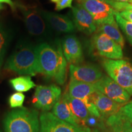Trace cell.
<instances>
[{"mask_svg":"<svg viewBox=\"0 0 132 132\" xmlns=\"http://www.w3.org/2000/svg\"><path fill=\"white\" fill-rule=\"evenodd\" d=\"M40 73L52 78L60 85H64L67 77V62L64 57L62 46L42 43L36 47Z\"/></svg>","mask_w":132,"mask_h":132,"instance_id":"obj_1","label":"cell"},{"mask_svg":"<svg viewBox=\"0 0 132 132\" xmlns=\"http://www.w3.org/2000/svg\"><path fill=\"white\" fill-rule=\"evenodd\" d=\"M4 68L21 75L40 73L36 47L29 45L20 47L7 59Z\"/></svg>","mask_w":132,"mask_h":132,"instance_id":"obj_2","label":"cell"},{"mask_svg":"<svg viewBox=\"0 0 132 132\" xmlns=\"http://www.w3.org/2000/svg\"><path fill=\"white\" fill-rule=\"evenodd\" d=\"M5 132H40V119L37 110L20 108L7 114L4 119Z\"/></svg>","mask_w":132,"mask_h":132,"instance_id":"obj_3","label":"cell"},{"mask_svg":"<svg viewBox=\"0 0 132 132\" xmlns=\"http://www.w3.org/2000/svg\"><path fill=\"white\" fill-rule=\"evenodd\" d=\"M103 69L109 77L132 95V65L124 59H104L102 62Z\"/></svg>","mask_w":132,"mask_h":132,"instance_id":"obj_4","label":"cell"},{"mask_svg":"<svg viewBox=\"0 0 132 132\" xmlns=\"http://www.w3.org/2000/svg\"><path fill=\"white\" fill-rule=\"evenodd\" d=\"M91 47L96 55L106 59L117 60L123 57L122 47L103 33L97 32L94 35Z\"/></svg>","mask_w":132,"mask_h":132,"instance_id":"obj_5","label":"cell"},{"mask_svg":"<svg viewBox=\"0 0 132 132\" xmlns=\"http://www.w3.org/2000/svg\"><path fill=\"white\" fill-rule=\"evenodd\" d=\"M61 97V89L55 85L38 86L32 98V105L43 112H48L53 108Z\"/></svg>","mask_w":132,"mask_h":132,"instance_id":"obj_6","label":"cell"},{"mask_svg":"<svg viewBox=\"0 0 132 132\" xmlns=\"http://www.w3.org/2000/svg\"><path fill=\"white\" fill-rule=\"evenodd\" d=\"M40 132H92L88 127H77L65 122L50 112H42L39 116Z\"/></svg>","mask_w":132,"mask_h":132,"instance_id":"obj_7","label":"cell"},{"mask_svg":"<svg viewBox=\"0 0 132 132\" xmlns=\"http://www.w3.org/2000/svg\"><path fill=\"white\" fill-rule=\"evenodd\" d=\"M95 85L97 90L117 103L124 105L130 102L131 95L110 77L103 75Z\"/></svg>","mask_w":132,"mask_h":132,"instance_id":"obj_8","label":"cell"},{"mask_svg":"<svg viewBox=\"0 0 132 132\" xmlns=\"http://www.w3.org/2000/svg\"><path fill=\"white\" fill-rule=\"evenodd\" d=\"M23 16L25 23L29 34L35 36H40L45 34L47 26L45 20L37 8L26 6L21 4H16Z\"/></svg>","mask_w":132,"mask_h":132,"instance_id":"obj_9","label":"cell"},{"mask_svg":"<svg viewBox=\"0 0 132 132\" xmlns=\"http://www.w3.org/2000/svg\"><path fill=\"white\" fill-rule=\"evenodd\" d=\"M69 75L70 80L92 84L96 83L103 76L100 69L92 64H71Z\"/></svg>","mask_w":132,"mask_h":132,"instance_id":"obj_10","label":"cell"},{"mask_svg":"<svg viewBox=\"0 0 132 132\" xmlns=\"http://www.w3.org/2000/svg\"><path fill=\"white\" fill-rule=\"evenodd\" d=\"M79 4L89 12L96 25L108 18L114 16L116 12L110 4L102 0H85Z\"/></svg>","mask_w":132,"mask_h":132,"instance_id":"obj_11","label":"cell"},{"mask_svg":"<svg viewBox=\"0 0 132 132\" xmlns=\"http://www.w3.org/2000/svg\"><path fill=\"white\" fill-rule=\"evenodd\" d=\"M74 25L79 31L87 36L97 31V25L91 15L80 4L72 7Z\"/></svg>","mask_w":132,"mask_h":132,"instance_id":"obj_12","label":"cell"},{"mask_svg":"<svg viewBox=\"0 0 132 132\" xmlns=\"http://www.w3.org/2000/svg\"><path fill=\"white\" fill-rule=\"evenodd\" d=\"M62 49L68 63L80 65L84 60L83 53L80 41L75 36H67L62 40Z\"/></svg>","mask_w":132,"mask_h":132,"instance_id":"obj_13","label":"cell"},{"mask_svg":"<svg viewBox=\"0 0 132 132\" xmlns=\"http://www.w3.org/2000/svg\"><path fill=\"white\" fill-rule=\"evenodd\" d=\"M89 98L96 106L102 118L105 119L118 113L123 106V105L113 101L98 90L92 93L89 96Z\"/></svg>","mask_w":132,"mask_h":132,"instance_id":"obj_14","label":"cell"},{"mask_svg":"<svg viewBox=\"0 0 132 132\" xmlns=\"http://www.w3.org/2000/svg\"><path fill=\"white\" fill-rule=\"evenodd\" d=\"M44 20L54 30L63 33H70L75 31V26L67 16L56 13L41 11Z\"/></svg>","mask_w":132,"mask_h":132,"instance_id":"obj_15","label":"cell"},{"mask_svg":"<svg viewBox=\"0 0 132 132\" xmlns=\"http://www.w3.org/2000/svg\"><path fill=\"white\" fill-rule=\"evenodd\" d=\"M52 113L60 120L71 125L77 127H87L83 122L73 114L63 96L61 97L54 105Z\"/></svg>","mask_w":132,"mask_h":132,"instance_id":"obj_16","label":"cell"},{"mask_svg":"<svg viewBox=\"0 0 132 132\" xmlns=\"http://www.w3.org/2000/svg\"><path fill=\"white\" fill-rule=\"evenodd\" d=\"M97 32H102L106 34L122 48L124 46V39L119 31L118 24L116 21L114 16H112L106 20L97 24Z\"/></svg>","mask_w":132,"mask_h":132,"instance_id":"obj_17","label":"cell"},{"mask_svg":"<svg viewBox=\"0 0 132 132\" xmlns=\"http://www.w3.org/2000/svg\"><path fill=\"white\" fill-rule=\"evenodd\" d=\"M62 96L68 103L73 114L88 127L90 120L94 116L90 114L85 103L81 100L71 97L68 92H65Z\"/></svg>","mask_w":132,"mask_h":132,"instance_id":"obj_18","label":"cell"},{"mask_svg":"<svg viewBox=\"0 0 132 132\" xmlns=\"http://www.w3.org/2000/svg\"><path fill=\"white\" fill-rule=\"evenodd\" d=\"M96 90H97L95 84L87 83L73 80H70L68 93L71 97L74 98L84 101Z\"/></svg>","mask_w":132,"mask_h":132,"instance_id":"obj_19","label":"cell"},{"mask_svg":"<svg viewBox=\"0 0 132 132\" xmlns=\"http://www.w3.org/2000/svg\"><path fill=\"white\" fill-rule=\"evenodd\" d=\"M105 125L113 132H132V125L119 111L106 119Z\"/></svg>","mask_w":132,"mask_h":132,"instance_id":"obj_20","label":"cell"},{"mask_svg":"<svg viewBox=\"0 0 132 132\" xmlns=\"http://www.w3.org/2000/svg\"><path fill=\"white\" fill-rule=\"evenodd\" d=\"M11 86L17 92H24L31 90L36 86V84L30 76H21L11 79L9 81Z\"/></svg>","mask_w":132,"mask_h":132,"instance_id":"obj_21","label":"cell"},{"mask_svg":"<svg viewBox=\"0 0 132 132\" xmlns=\"http://www.w3.org/2000/svg\"><path fill=\"white\" fill-rule=\"evenodd\" d=\"M9 34L3 26L0 24V70L2 67L5 54L9 44Z\"/></svg>","mask_w":132,"mask_h":132,"instance_id":"obj_22","label":"cell"},{"mask_svg":"<svg viewBox=\"0 0 132 132\" xmlns=\"http://www.w3.org/2000/svg\"><path fill=\"white\" fill-rule=\"evenodd\" d=\"M114 18L118 26L127 36L128 39H132V22L123 19L117 11L114 14Z\"/></svg>","mask_w":132,"mask_h":132,"instance_id":"obj_23","label":"cell"},{"mask_svg":"<svg viewBox=\"0 0 132 132\" xmlns=\"http://www.w3.org/2000/svg\"><path fill=\"white\" fill-rule=\"evenodd\" d=\"M25 99V95L21 92H16L9 97V103L12 108H22Z\"/></svg>","mask_w":132,"mask_h":132,"instance_id":"obj_24","label":"cell"},{"mask_svg":"<svg viewBox=\"0 0 132 132\" xmlns=\"http://www.w3.org/2000/svg\"><path fill=\"white\" fill-rule=\"evenodd\" d=\"M105 2L110 4L115 11L118 12L132 10V5L129 3L120 2L114 0H105Z\"/></svg>","mask_w":132,"mask_h":132,"instance_id":"obj_25","label":"cell"},{"mask_svg":"<svg viewBox=\"0 0 132 132\" xmlns=\"http://www.w3.org/2000/svg\"><path fill=\"white\" fill-rule=\"evenodd\" d=\"M119 112L125 119L127 120L132 125V105L127 103L120 108Z\"/></svg>","mask_w":132,"mask_h":132,"instance_id":"obj_26","label":"cell"},{"mask_svg":"<svg viewBox=\"0 0 132 132\" xmlns=\"http://www.w3.org/2000/svg\"><path fill=\"white\" fill-rule=\"evenodd\" d=\"M72 1L73 0H59L56 4L55 9L59 11L67 7L72 8Z\"/></svg>","mask_w":132,"mask_h":132,"instance_id":"obj_27","label":"cell"},{"mask_svg":"<svg viewBox=\"0 0 132 132\" xmlns=\"http://www.w3.org/2000/svg\"><path fill=\"white\" fill-rule=\"evenodd\" d=\"M119 14L123 19L130 22H132V10H128V11H122L119 12Z\"/></svg>","mask_w":132,"mask_h":132,"instance_id":"obj_28","label":"cell"},{"mask_svg":"<svg viewBox=\"0 0 132 132\" xmlns=\"http://www.w3.org/2000/svg\"><path fill=\"white\" fill-rule=\"evenodd\" d=\"M92 132H108L106 129L105 122H103V124H102L100 127H99L94 128Z\"/></svg>","mask_w":132,"mask_h":132,"instance_id":"obj_29","label":"cell"},{"mask_svg":"<svg viewBox=\"0 0 132 132\" xmlns=\"http://www.w3.org/2000/svg\"><path fill=\"white\" fill-rule=\"evenodd\" d=\"M0 3H6V4H9L13 10H14L15 8V4L12 0H0Z\"/></svg>","mask_w":132,"mask_h":132,"instance_id":"obj_30","label":"cell"},{"mask_svg":"<svg viewBox=\"0 0 132 132\" xmlns=\"http://www.w3.org/2000/svg\"><path fill=\"white\" fill-rule=\"evenodd\" d=\"M116 1H120V2H125V3H129L130 0H114Z\"/></svg>","mask_w":132,"mask_h":132,"instance_id":"obj_31","label":"cell"},{"mask_svg":"<svg viewBox=\"0 0 132 132\" xmlns=\"http://www.w3.org/2000/svg\"><path fill=\"white\" fill-rule=\"evenodd\" d=\"M3 9H4V6H3V5L1 4V3H0V11Z\"/></svg>","mask_w":132,"mask_h":132,"instance_id":"obj_32","label":"cell"},{"mask_svg":"<svg viewBox=\"0 0 132 132\" xmlns=\"http://www.w3.org/2000/svg\"><path fill=\"white\" fill-rule=\"evenodd\" d=\"M59 1V0H51V1H52V2L55 3H57Z\"/></svg>","mask_w":132,"mask_h":132,"instance_id":"obj_33","label":"cell"},{"mask_svg":"<svg viewBox=\"0 0 132 132\" xmlns=\"http://www.w3.org/2000/svg\"><path fill=\"white\" fill-rule=\"evenodd\" d=\"M105 127H106V126H105ZM106 130H107V131H108V132H113V131H111V130H109V129H108V128H106Z\"/></svg>","mask_w":132,"mask_h":132,"instance_id":"obj_34","label":"cell"},{"mask_svg":"<svg viewBox=\"0 0 132 132\" xmlns=\"http://www.w3.org/2000/svg\"><path fill=\"white\" fill-rule=\"evenodd\" d=\"M78 1H79V3H80V2H81V1H85V0H78ZM102 1H105V0H102Z\"/></svg>","mask_w":132,"mask_h":132,"instance_id":"obj_35","label":"cell"},{"mask_svg":"<svg viewBox=\"0 0 132 132\" xmlns=\"http://www.w3.org/2000/svg\"><path fill=\"white\" fill-rule=\"evenodd\" d=\"M128 103H129V104H130V105H132V100H131V101H130L129 102H128Z\"/></svg>","mask_w":132,"mask_h":132,"instance_id":"obj_36","label":"cell"},{"mask_svg":"<svg viewBox=\"0 0 132 132\" xmlns=\"http://www.w3.org/2000/svg\"><path fill=\"white\" fill-rule=\"evenodd\" d=\"M128 40H129V42L132 44V39H128Z\"/></svg>","mask_w":132,"mask_h":132,"instance_id":"obj_37","label":"cell"},{"mask_svg":"<svg viewBox=\"0 0 132 132\" xmlns=\"http://www.w3.org/2000/svg\"><path fill=\"white\" fill-rule=\"evenodd\" d=\"M129 3H130V4H131L132 5V0H130V2H129Z\"/></svg>","mask_w":132,"mask_h":132,"instance_id":"obj_38","label":"cell"},{"mask_svg":"<svg viewBox=\"0 0 132 132\" xmlns=\"http://www.w3.org/2000/svg\"><path fill=\"white\" fill-rule=\"evenodd\" d=\"M0 132H1V131H0Z\"/></svg>","mask_w":132,"mask_h":132,"instance_id":"obj_39","label":"cell"}]
</instances>
